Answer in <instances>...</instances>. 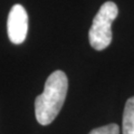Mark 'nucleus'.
<instances>
[{
    "instance_id": "f03ea898",
    "label": "nucleus",
    "mask_w": 134,
    "mask_h": 134,
    "mask_svg": "<svg viewBox=\"0 0 134 134\" xmlns=\"http://www.w3.org/2000/svg\"><path fill=\"white\" fill-rule=\"evenodd\" d=\"M119 14L117 6L113 1H106L100 6L93 19L88 31L90 44L95 50H103L112 41V24Z\"/></svg>"
},
{
    "instance_id": "20e7f679",
    "label": "nucleus",
    "mask_w": 134,
    "mask_h": 134,
    "mask_svg": "<svg viewBox=\"0 0 134 134\" xmlns=\"http://www.w3.org/2000/svg\"><path fill=\"white\" fill-rule=\"evenodd\" d=\"M123 134H134V96L126 100L123 113Z\"/></svg>"
},
{
    "instance_id": "7ed1b4c3",
    "label": "nucleus",
    "mask_w": 134,
    "mask_h": 134,
    "mask_svg": "<svg viewBox=\"0 0 134 134\" xmlns=\"http://www.w3.org/2000/svg\"><path fill=\"white\" fill-rule=\"evenodd\" d=\"M8 37L12 44H21L25 41L28 31V15L21 5L12 6L7 21Z\"/></svg>"
},
{
    "instance_id": "39448f33",
    "label": "nucleus",
    "mask_w": 134,
    "mask_h": 134,
    "mask_svg": "<svg viewBox=\"0 0 134 134\" xmlns=\"http://www.w3.org/2000/svg\"><path fill=\"white\" fill-rule=\"evenodd\" d=\"M90 134H120V126L115 123L107 124L105 126L92 130Z\"/></svg>"
},
{
    "instance_id": "f257e3e1",
    "label": "nucleus",
    "mask_w": 134,
    "mask_h": 134,
    "mask_svg": "<svg viewBox=\"0 0 134 134\" xmlns=\"http://www.w3.org/2000/svg\"><path fill=\"white\" fill-rule=\"evenodd\" d=\"M68 79L63 70H55L48 76L44 92L36 97L35 115L37 122L48 125L56 119L66 99Z\"/></svg>"
}]
</instances>
